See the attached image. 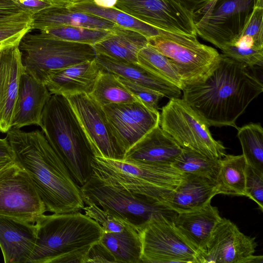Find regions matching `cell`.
Returning <instances> with one entry per match:
<instances>
[{
    "label": "cell",
    "instance_id": "13",
    "mask_svg": "<svg viewBox=\"0 0 263 263\" xmlns=\"http://www.w3.org/2000/svg\"><path fill=\"white\" fill-rule=\"evenodd\" d=\"M65 97L88 139L95 157L124 159L125 153L112 132L103 107L86 93Z\"/></svg>",
    "mask_w": 263,
    "mask_h": 263
},
{
    "label": "cell",
    "instance_id": "36",
    "mask_svg": "<svg viewBox=\"0 0 263 263\" xmlns=\"http://www.w3.org/2000/svg\"><path fill=\"white\" fill-rule=\"evenodd\" d=\"M86 205L83 209L85 214L97 222L103 232H120L128 227H133L125 219L110 211L104 210L94 204Z\"/></svg>",
    "mask_w": 263,
    "mask_h": 263
},
{
    "label": "cell",
    "instance_id": "9",
    "mask_svg": "<svg viewBox=\"0 0 263 263\" xmlns=\"http://www.w3.org/2000/svg\"><path fill=\"white\" fill-rule=\"evenodd\" d=\"M263 0H213L195 22L197 34L221 50L233 45Z\"/></svg>",
    "mask_w": 263,
    "mask_h": 263
},
{
    "label": "cell",
    "instance_id": "10",
    "mask_svg": "<svg viewBox=\"0 0 263 263\" xmlns=\"http://www.w3.org/2000/svg\"><path fill=\"white\" fill-rule=\"evenodd\" d=\"M148 43L170 59L181 77L182 87L202 77L220 54L215 48L200 43L196 36L161 29L158 35L148 39Z\"/></svg>",
    "mask_w": 263,
    "mask_h": 263
},
{
    "label": "cell",
    "instance_id": "16",
    "mask_svg": "<svg viewBox=\"0 0 263 263\" xmlns=\"http://www.w3.org/2000/svg\"><path fill=\"white\" fill-rule=\"evenodd\" d=\"M112 132L125 153L159 124L160 113L136 101L102 107Z\"/></svg>",
    "mask_w": 263,
    "mask_h": 263
},
{
    "label": "cell",
    "instance_id": "48",
    "mask_svg": "<svg viewBox=\"0 0 263 263\" xmlns=\"http://www.w3.org/2000/svg\"><path fill=\"white\" fill-rule=\"evenodd\" d=\"M13 161V160L9 159H0V170L3 169Z\"/></svg>",
    "mask_w": 263,
    "mask_h": 263
},
{
    "label": "cell",
    "instance_id": "30",
    "mask_svg": "<svg viewBox=\"0 0 263 263\" xmlns=\"http://www.w3.org/2000/svg\"><path fill=\"white\" fill-rule=\"evenodd\" d=\"M89 95L102 107L113 103H126L137 101L115 74L104 69Z\"/></svg>",
    "mask_w": 263,
    "mask_h": 263
},
{
    "label": "cell",
    "instance_id": "37",
    "mask_svg": "<svg viewBox=\"0 0 263 263\" xmlns=\"http://www.w3.org/2000/svg\"><path fill=\"white\" fill-rule=\"evenodd\" d=\"M31 30V23L0 24V50L18 45L23 37Z\"/></svg>",
    "mask_w": 263,
    "mask_h": 263
},
{
    "label": "cell",
    "instance_id": "45",
    "mask_svg": "<svg viewBox=\"0 0 263 263\" xmlns=\"http://www.w3.org/2000/svg\"><path fill=\"white\" fill-rule=\"evenodd\" d=\"M50 6L58 8H70L84 3L93 2V0H44Z\"/></svg>",
    "mask_w": 263,
    "mask_h": 263
},
{
    "label": "cell",
    "instance_id": "19",
    "mask_svg": "<svg viewBox=\"0 0 263 263\" xmlns=\"http://www.w3.org/2000/svg\"><path fill=\"white\" fill-rule=\"evenodd\" d=\"M51 96L44 83L24 71L20 79L12 127L21 129L31 125L41 127L43 111Z\"/></svg>",
    "mask_w": 263,
    "mask_h": 263
},
{
    "label": "cell",
    "instance_id": "31",
    "mask_svg": "<svg viewBox=\"0 0 263 263\" xmlns=\"http://www.w3.org/2000/svg\"><path fill=\"white\" fill-rule=\"evenodd\" d=\"M237 129L247 164L263 172V129L260 124L250 123Z\"/></svg>",
    "mask_w": 263,
    "mask_h": 263
},
{
    "label": "cell",
    "instance_id": "42",
    "mask_svg": "<svg viewBox=\"0 0 263 263\" xmlns=\"http://www.w3.org/2000/svg\"><path fill=\"white\" fill-rule=\"evenodd\" d=\"M116 262L109 251L99 240L91 246L84 259L83 263Z\"/></svg>",
    "mask_w": 263,
    "mask_h": 263
},
{
    "label": "cell",
    "instance_id": "34",
    "mask_svg": "<svg viewBox=\"0 0 263 263\" xmlns=\"http://www.w3.org/2000/svg\"><path fill=\"white\" fill-rule=\"evenodd\" d=\"M111 30L80 26H62L40 31L59 39L93 45L107 37Z\"/></svg>",
    "mask_w": 263,
    "mask_h": 263
},
{
    "label": "cell",
    "instance_id": "26",
    "mask_svg": "<svg viewBox=\"0 0 263 263\" xmlns=\"http://www.w3.org/2000/svg\"><path fill=\"white\" fill-rule=\"evenodd\" d=\"M148 39L135 31L117 25L106 38L93 45L97 55L124 63H138V54Z\"/></svg>",
    "mask_w": 263,
    "mask_h": 263
},
{
    "label": "cell",
    "instance_id": "6",
    "mask_svg": "<svg viewBox=\"0 0 263 263\" xmlns=\"http://www.w3.org/2000/svg\"><path fill=\"white\" fill-rule=\"evenodd\" d=\"M25 71L45 83L54 71L96 58L93 45L28 33L18 45Z\"/></svg>",
    "mask_w": 263,
    "mask_h": 263
},
{
    "label": "cell",
    "instance_id": "8",
    "mask_svg": "<svg viewBox=\"0 0 263 263\" xmlns=\"http://www.w3.org/2000/svg\"><path fill=\"white\" fill-rule=\"evenodd\" d=\"M159 125L183 149L214 159L226 155V147L214 139L208 124L182 99H171L163 107Z\"/></svg>",
    "mask_w": 263,
    "mask_h": 263
},
{
    "label": "cell",
    "instance_id": "18",
    "mask_svg": "<svg viewBox=\"0 0 263 263\" xmlns=\"http://www.w3.org/2000/svg\"><path fill=\"white\" fill-rule=\"evenodd\" d=\"M36 239L35 223L0 215V248L5 263H27Z\"/></svg>",
    "mask_w": 263,
    "mask_h": 263
},
{
    "label": "cell",
    "instance_id": "24",
    "mask_svg": "<svg viewBox=\"0 0 263 263\" xmlns=\"http://www.w3.org/2000/svg\"><path fill=\"white\" fill-rule=\"evenodd\" d=\"M96 59L103 68L135 83L154 90L170 99L178 98L181 89L138 63H124L99 54Z\"/></svg>",
    "mask_w": 263,
    "mask_h": 263
},
{
    "label": "cell",
    "instance_id": "21",
    "mask_svg": "<svg viewBox=\"0 0 263 263\" xmlns=\"http://www.w3.org/2000/svg\"><path fill=\"white\" fill-rule=\"evenodd\" d=\"M183 149L159 124L130 147L124 159L172 165Z\"/></svg>",
    "mask_w": 263,
    "mask_h": 263
},
{
    "label": "cell",
    "instance_id": "14",
    "mask_svg": "<svg viewBox=\"0 0 263 263\" xmlns=\"http://www.w3.org/2000/svg\"><path fill=\"white\" fill-rule=\"evenodd\" d=\"M254 237L241 232L230 220L222 218L204 249L200 263H262V255H255Z\"/></svg>",
    "mask_w": 263,
    "mask_h": 263
},
{
    "label": "cell",
    "instance_id": "44",
    "mask_svg": "<svg viewBox=\"0 0 263 263\" xmlns=\"http://www.w3.org/2000/svg\"><path fill=\"white\" fill-rule=\"evenodd\" d=\"M25 11L33 15L51 6L44 0H14Z\"/></svg>",
    "mask_w": 263,
    "mask_h": 263
},
{
    "label": "cell",
    "instance_id": "11",
    "mask_svg": "<svg viewBox=\"0 0 263 263\" xmlns=\"http://www.w3.org/2000/svg\"><path fill=\"white\" fill-rule=\"evenodd\" d=\"M45 205L27 172L14 161L0 170V215L35 223Z\"/></svg>",
    "mask_w": 263,
    "mask_h": 263
},
{
    "label": "cell",
    "instance_id": "27",
    "mask_svg": "<svg viewBox=\"0 0 263 263\" xmlns=\"http://www.w3.org/2000/svg\"><path fill=\"white\" fill-rule=\"evenodd\" d=\"M100 241L116 262L142 263V242L139 232L134 227L120 232H103Z\"/></svg>",
    "mask_w": 263,
    "mask_h": 263
},
{
    "label": "cell",
    "instance_id": "4",
    "mask_svg": "<svg viewBox=\"0 0 263 263\" xmlns=\"http://www.w3.org/2000/svg\"><path fill=\"white\" fill-rule=\"evenodd\" d=\"M48 142L80 187L93 174L95 157L88 139L66 97L51 95L41 127Z\"/></svg>",
    "mask_w": 263,
    "mask_h": 263
},
{
    "label": "cell",
    "instance_id": "5",
    "mask_svg": "<svg viewBox=\"0 0 263 263\" xmlns=\"http://www.w3.org/2000/svg\"><path fill=\"white\" fill-rule=\"evenodd\" d=\"M93 175L132 194L165 204L184 174L172 165L94 157Z\"/></svg>",
    "mask_w": 263,
    "mask_h": 263
},
{
    "label": "cell",
    "instance_id": "17",
    "mask_svg": "<svg viewBox=\"0 0 263 263\" xmlns=\"http://www.w3.org/2000/svg\"><path fill=\"white\" fill-rule=\"evenodd\" d=\"M25 69L18 45L0 50V132L12 128L20 79Z\"/></svg>",
    "mask_w": 263,
    "mask_h": 263
},
{
    "label": "cell",
    "instance_id": "12",
    "mask_svg": "<svg viewBox=\"0 0 263 263\" xmlns=\"http://www.w3.org/2000/svg\"><path fill=\"white\" fill-rule=\"evenodd\" d=\"M143 263H199V253L165 218L154 219L139 231Z\"/></svg>",
    "mask_w": 263,
    "mask_h": 263
},
{
    "label": "cell",
    "instance_id": "38",
    "mask_svg": "<svg viewBox=\"0 0 263 263\" xmlns=\"http://www.w3.org/2000/svg\"><path fill=\"white\" fill-rule=\"evenodd\" d=\"M116 76L120 82L137 101L150 108L158 110L159 101L161 98L164 97L161 93L135 83L120 76Z\"/></svg>",
    "mask_w": 263,
    "mask_h": 263
},
{
    "label": "cell",
    "instance_id": "47",
    "mask_svg": "<svg viewBox=\"0 0 263 263\" xmlns=\"http://www.w3.org/2000/svg\"><path fill=\"white\" fill-rule=\"evenodd\" d=\"M93 3L97 5L103 7H114L117 0H93Z\"/></svg>",
    "mask_w": 263,
    "mask_h": 263
},
{
    "label": "cell",
    "instance_id": "7",
    "mask_svg": "<svg viewBox=\"0 0 263 263\" xmlns=\"http://www.w3.org/2000/svg\"><path fill=\"white\" fill-rule=\"evenodd\" d=\"M80 187L85 205L94 204L114 213L138 232L154 219L165 218L173 221L178 214L162 202L135 195L93 175Z\"/></svg>",
    "mask_w": 263,
    "mask_h": 263
},
{
    "label": "cell",
    "instance_id": "28",
    "mask_svg": "<svg viewBox=\"0 0 263 263\" xmlns=\"http://www.w3.org/2000/svg\"><path fill=\"white\" fill-rule=\"evenodd\" d=\"M216 179L218 194L246 196L247 162L243 155H226L218 160Z\"/></svg>",
    "mask_w": 263,
    "mask_h": 263
},
{
    "label": "cell",
    "instance_id": "32",
    "mask_svg": "<svg viewBox=\"0 0 263 263\" xmlns=\"http://www.w3.org/2000/svg\"><path fill=\"white\" fill-rule=\"evenodd\" d=\"M137 59L139 64L182 89L181 77L170 59L148 43L140 50Z\"/></svg>",
    "mask_w": 263,
    "mask_h": 263
},
{
    "label": "cell",
    "instance_id": "20",
    "mask_svg": "<svg viewBox=\"0 0 263 263\" xmlns=\"http://www.w3.org/2000/svg\"><path fill=\"white\" fill-rule=\"evenodd\" d=\"M103 69L96 58L54 71L45 84L51 95H90Z\"/></svg>",
    "mask_w": 263,
    "mask_h": 263
},
{
    "label": "cell",
    "instance_id": "39",
    "mask_svg": "<svg viewBox=\"0 0 263 263\" xmlns=\"http://www.w3.org/2000/svg\"><path fill=\"white\" fill-rule=\"evenodd\" d=\"M222 54L246 66H262L263 49L241 48L235 45L229 46L222 50Z\"/></svg>",
    "mask_w": 263,
    "mask_h": 263
},
{
    "label": "cell",
    "instance_id": "33",
    "mask_svg": "<svg viewBox=\"0 0 263 263\" xmlns=\"http://www.w3.org/2000/svg\"><path fill=\"white\" fill-rule=\"evenodd\" d=\"M218 160L183 149L172 165L183 174L204 176L216 180L218 171Z\"/></svg>",
    "mask_w": 263,
    "mask_h": 263
},
{
    "label": "cell",
    "instance_id": "23",
    "mask_svg": "<svg viewBox=\"0 0 263 263\" xmlns=\"http://www.w3.org/2000/svg\"><path fill=\"white\" fill-rule=\"evenodd\" d=\"M221 218L218 209L210 202L199 209L178 213L173 223L199 255Z\"/></svg>",
    "mask_w": 263,
    "mask_h": 263
},
{
    "label": "cell",
    "instance_id": "41",
    "mask_svg": "<svg viewBox=\"0 0 263 263\" xmlns=\"http://www.w3.org/2000/svg\"><path fill=\"white\" fill-rule=\"evenodd\" d=\"M32 15L23 10L14 0H0V24L31 23Z\"/></svg>",
    "mask_w": 263,
    "mask_h": 263
},
{
    "label": "cell",
    "instance_id": "35",
    "mask_svg": "<svg viewBox=\"0 0 263 263\" xmlns=\"http://www.w3.org/2000/svg\"><path fill=\"white\" fill-rule=\"evenodd\" d=\"M242 48L263 49V6L256 7L233 45Z\"/></svg>",
    "mask_w": 263,
    "mask_h": 263
},
{
    "label": "cell",
    "instance_id": "29",
    "mask_svg": "<svg viewBox=\"0 0 263 263\" xmlns=\"http://www.w3.org/2000/svg\"><path fill=\"white\" fill-rule=\"evenodd\" d=\"M69 8L110 21L117 25L141 33L147 39L159 34L160 30L141 21L115 7H103L93 2L84 3Z\"/></svg>",
    "mask_w": 263,
    "mask_h": 263
},
{
    "label": "cell",
    "instance_id": "46",
    "mask_svg": "<svg viewBox=\"0 0 263 263\" xmlns=\"http://www.w3.org/2000/svg\"><path fill=\"white\" fill-rule=\"evenodd\" d=\"M0 159H14V154L7 137L0 138Z\"/></svg>",
    "mask_w": 263,
    "mask_h": 263
},
{
    "label": "cell",
    "instance_id": "43",
    "mask_svg": "<svg viewBox=\"0 0 263 263\" xmlns=\"http://www.w3.org/2000/svg\"><path fill=\"white\" fill-rule=\"evenodd\" d=\"M184 9L195 22L213 0H174Z\"/></svg>",
    "mask_w": 263,
    "mask_h": 263
},
{
    "label": "cell",
    "instance_id": "25",
    "mask_svg": "<svg viewBox=\"0 0 263 263\" xmlns=\"http://www.w3.org/2000/svg\"><path fill=\"white\" fill-rule=\"evenodd\" d=\"M62 26L112 30L117 25L107 20L69 8L51 6L32 15V30L42 31Z\"/></svg>",
    "mask_w": 263,
    "mask_h": 263
},
{
    "label": "cell",
    "instance_id": "15",
    "mask_svg": "<svg viewBox=\"0 0 263 263\" xmlns=\"http://www.w3.org/2000/svg\"><path fill=\"white\" fill-rule=\"evenodd\" d=\"M114 7L159 29L197 36L193 17L174 0H117Z\"/></svg>",
    "mask_w": 263,
    "mask_h": 263
},
{
    "label": "cell",
    "instance_id": "40",
    "mask_svg": "<svg viewBox=\"0 0 263 263\" xmlns=\"http://www.w3.org/2000/svg\"><path fill=\"white\" fill-rule=\"evenodd\" d=\"M246 196L263 209V172L247 164L246 170Z\"/></svg>",
    "mask_w": 263,
    "mask_h": 263
},
{
    "label": "cell",
    "instance_id": "2",
    "mask_svg": "<svg viewBox=\"0 0 263 263\" xmlns=\"http://www.w3.org/2000/svg\"><path fill=\"white\" fill-rule=\"evenodd\" d=\"M6 137L13 161L24 170L43 201L46 212H81L85 204L80 187L40 130L25 132L12 127Z\"/></svg>",
    "mask_w": 263,
    "mask_h": 263
},
{
    "label": "cell",
    "instance_id": "1",
    "mask_svg": "<svg viewBox=\"0 0 263 263\" xmlns=\"http://www.w3.org/2000/svg\"><path fill=\"white\" fill-rule=\"evenodd\" d=\"M250 67L223 54L199 79L184 86L182 99L210 126H232L263 91Z\"/></svg>",
    "mask_w": 263,
    "mask_h": 263
},
{
    "label": "cell",
    "instance_id": "3",
    "mask_svg": "<svg viewBox=\"0 0 263 263\" xmlns=\"http://www.w3.org/2000/svg\"><path fill=\"white\" fill-rule=\"evenodd\" d=\"M35 223L36 239L27 263H83L103 233L97 222L81 212L43 214Z\"/></svg>",
    "mask_w": 263,
    "mask_h": 263
},
{
    "label": "cell",
    "instance_id": "22",
    "mask_svg": "<svg viewBox=\"0 0 263 263\" xmlns=\"http://www.w3.org/2000/svg\"><path fill=\"white\" fill-rule=\"evenodd\" d=\"M184 174L182 181L165 202L178 213L201 208L218 194L216 180L204 176Z\"/></svg>",
    "mask_w": 263,
    "mask_h": 263
}]
</instances>
